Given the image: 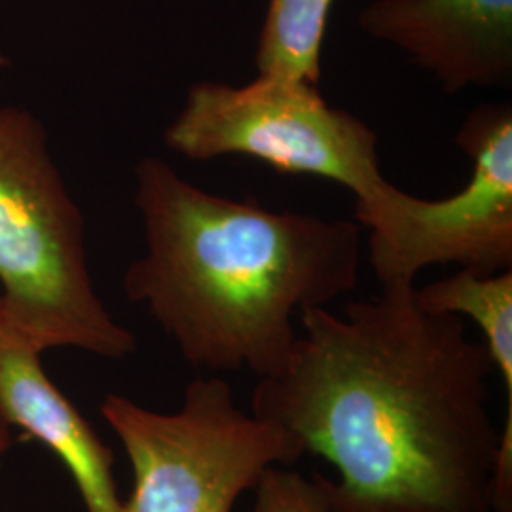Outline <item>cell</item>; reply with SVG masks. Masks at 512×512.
Segmentation results:
<instances>
[{
	"label": "cell",
	"mask_w": 512,
	"mask_h": 512,
	"mask_svg": "<svg viewBox=\"0 0 512 512\" xmlns=\"http://www.w3.org/2000/svg\"><path fill=\"white\" fill-rule=\"evenodd\" d=\"M298 317L251 412L329 461L346 511L501 512L495 366L463 317L425 310L416 285Z\"/></svg>",
	"instance_id": "cell-1"
},
{
	"label": "cell",
	"mask_w": 512,
	"mask_h": 512,
	"mask_svg": "<svg viewBox=\"0 0 512 512\" xmlns=\"http://www.w3.org/2000/svg\"><path fill=\"white\" fill-rule=\"evenodd\" d=\"M147 251L124 277L129 300L200 370L277 374L293 319L355 291L363 228L211 194L162 158L135 167Z\"/></svg>",
	"instance_id": "cell-2"
},
{
	"label": "cell",
	"mask_w": 512,
	"mask_h": 512,
	"mask_svg": "<svg viewBox=\"0 0 512 512\" xmlns=\"http://www.w3.org/2000/svg\"><path fill=\"white\" fill-rule=\"evenodd\" d=\"M0 313L38 351L126 359L135 336L93 289L84 219L27 110L0 109Z\"/></svg>",
	"instance_id": "cell-3"
},
{
	"label": "cell",
	"mask_w": 512,
	"mask_h": 512,
	"mask_svg": "<svg viewBox=\"0 0 512 512\" xmlns=\"http://www.w3.org/2000/svg\"><path fill=\"white\" fill-rule=\"evenodd\" d=\"M101 416L133 473L124 512H234L270 467L304 456L283 427L247 414L220 376L192 380L173 412L109 393Z\"/></svg>",
	"instance_id": "cell-4"
},
{
	"label": "cell",
	"mask_w": 512,
	"mask_h": 512,
	"mask_svg": "<svg viewBox=\"0 0 512 512\" xmlns=\"http://www.w3.org/2000/svg\"><path fill=\"white\" fill-rule=\"evenodd\" d=\"M164 141L192 162L247 156L281 173L327 179L348 188L355 202L389 184L376 131L296 78L258 74L243 86L198 82Z\"/></svg>",
	"instance_id": "cell-5"
},
{
	"label": "cell",
	"mask_w": 512,
	"mask_h": 512,
	"mask_svg": "<svg viewBox=\"0 0 512 512\" xmlns=\"http://www.w3.org/2000/svg\"><path fill=\"white\" fill-rule=\"evenodd\" d=\"M471 164L463 190L423 200L387 184L355 202L353 215L368 230V260L380 287H410L429 266L495 274L512 270V109L482 103L456 131Z\"/></svg>",
	"instance_id": "cell-6"
},
{
	"label": "cell",
	"mask_w": 512,
	"mask_h": 512,
	"mask_svg": "<svg viewBox=\"0 0 512 512\" xmlns=\"http://www.w3.org/2000/svg\"><path fill=\"white\" fill-rule=\"evenodd\" d=\"M359 27L408 55L442 92L511 86L512 0H372Z\"/></svg>",
	"instance_id": "cell-7"
},
{
	"label": "cell",
	"mask_w": 512,
	"mask_h": 512,
	"mask_svg": "<svg viewBox=\"0 0 512 512\" xmlns=\"http://www.w3.org/2000/svg\"><path fill=\"white\" fill-rule=\"evenodd\" d=\"M40 355L0 313V418L63 461L86 512H124L109 446L48 378Z\"/></svg>",
	"instance_id": "cell-8"
},
{
	"label": "cell",
	"mask_w": 512,
	"mask_h": 512,
	"mask_svg": "<svg viewBox=\"0 0 512 512\" xmlns=\"http://www.w3.org/2000/svg\"><path fill=\"white\" fill-rule=\"evenodd\" d=\"M418 302L427 311L471 319L482 332L495 372L507 393V418L499 433L497 501L512 511V270L480 274L458 270L425 287H416Z\"/></svg>",
	"instance_id": "cell-9"
},
{
	"label": "cell",
	"mask_w": 512,
	"mask_h": 512,
	"mask_svg": "<svg viewBox=\"0 0 512 512\" xmlns=\"http://www.w3.org/2000/svg\"><path fill=\"white\" fill-rule=\"evenodd\" d=\"M334 0H270L260 29L258 74L321 80V52Z\"/></svg>",
	"instance_id": "cell-10"
},
{
	"label": "cell",
	"mask_w": 512,
	"mask_h": 512,
	"mask_svg": "<svg viewBox=\"0 0 512 512\" xmlns=\"http://www.w3.org/2000/svg\"><path fill=\"white\" fill-rule=\"evenodd\" d=\"M253 492V512H348L332 480L302 475L289 465L270 467Z\"/></svg>",
	"instance_id": "cell-11"
},
{
	"label": "cell",
	"mask_w": 512,
	"mask_h": 512,
	"mask_svg": "<svg viewBox=\"0 0 512 512\" xmlns=\"http://www.w3.org/2000/svg\"><path fill=\"white\" fill-rule=\"evenodd\" d=\"M12 446V431L10 425L0 418V459L6 456V452Z\"/></svg>",
	"instance_id": "cell-12"
}]
</instances>
